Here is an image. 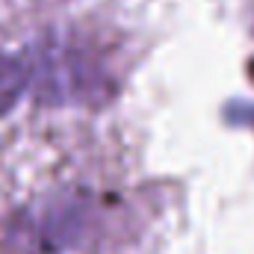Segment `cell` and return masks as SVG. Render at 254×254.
I'll use <instances>...</instances> for the list:
<instances>
[{
    "instance_id": "6da1fadb",
    "label": "cell",
    "mask_w": 254,
    "mask_h": 254,
    "mask_svg": "<svg viewBox=\"0 0 254 254\" xmlns=\"http://www.w3.org/2000/svg\"><path fill=\"white\" fill-rule=\"evenodd\" d=\"M30 86V65L15 54L0 51V116L15 110Z\"/></svg>"
}]
</instances>
